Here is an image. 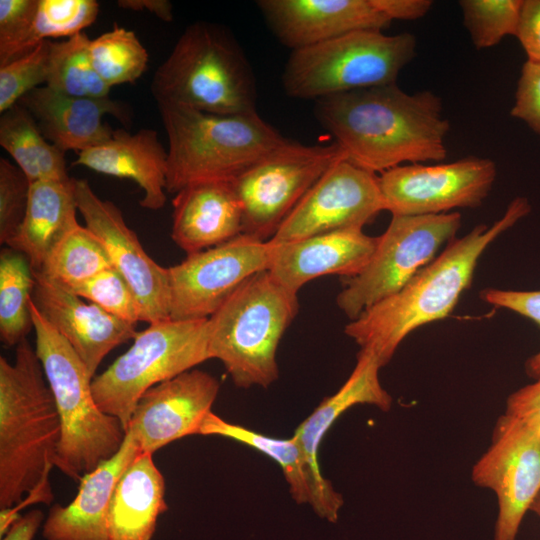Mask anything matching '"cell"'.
Here are the masks:
<instances>
[{
    "label": "cell",
    "instance_id": "cell-38",
    "mask_svg": "<svg viewBox=\"0 0 540 540\" xmlns=\"http://www.w3.org/2000/svg\"><path fill=\"white\" fill-rule=\"evenodd\" d=\"M30 181L21 169L6 158H0V243L7 245L24 219Z\"/></svg>",
    "mask_w": 540,
    "mask_h": 540
},
{
    "label": "cell",
    "instance_id": "cell-42",
    "mask_svg": "<svg viewBox=\"0 0 540 540\" xmlns=\"http://www.w3.org/2000/svg\"><path fill=\"white\" fill-rule=\"evenodd\" d=\"M504 414L540 431V379L511 393Z\"/></svg>",
    "mask_w": 540,
    "mask_h": 540
},
{
    "label": "cell",
    "instance_id": "cell-25",
    "mask_svg": "<svg viewBox=\"0 0 540 540\" xmlns=\"http://www.w3.org/2000/svg\"><path fill=\"white\" fill-rule=\"evenodd\" d=\"M167 158L157 131L141 129L131 134L116 129L108 141L79 152L74 164L135 181L144 191L140 205L158 210L166 203Z\"/></svg>",
    "mask_w": 540,
    "mask_h": 540
},
{
    "label": "cell",
    "instance_id": "cell-24",
    "mask_svg": "<svg viewBox=\"0 0 540 540\" xmlns=\"http://www.w3.org/2000/svg\"><path fill=\"white\" fill-rule=\"evenodd\" d=\"M171 238L187 253L225 243L242 234V209L231 182L188 185L173 199Z\"/></svg>",
    "mask_w": 540,
    "mask_h": 540
},
{
    "label": "cell",
    "instance_id": "cell-10",
    "mask_svg": "<svg viewBox=\"0 0 540 540\" xmlns=\"http://www.w3.org/2000/svg\"><path fill=\"white\" fill-rule=\"evenodd\" d=\"M461 226L457 212L430 215H392L364 269L344 278L336 303L350 319L401 290L437 257L442 245L455 238Z\"/></svg>",
    "mask_w": 540,
    "mask_h": 540
},
{
    "label": "cell",
    "instance_id": "cell-4",
    "mask_svg": "<svg viewBox=\"0 0 540 540\" xmlns=\"http://www.w3.org/2000/svg\"><path fill=\"white\" fill-rule=\"evenodd\" d=\"M168 136L166 191L201 182H231L285 144L257 112L218 115L187 106L157 104Z\"/></svg>",
    "mask_w": 540,
    "mask_h": 540
},
{
    "label": "cell",
    "instance_id": "cell-7",
    "mask_svg": "<svg viewBox=\"0 0 540 540\" xmlns=\"http://www.w3.org/2000/svg\"><path fill=\"white\" fill-rule=\"evenodd\" d=\"M298 310L296 293L268 270L256 273L208 318L211 359L240 388L268 387L278 379L277 349Z\"/></svg>",
    "mask_w": 540,
    "mask_h": 540
},
{
    "label": "cell",
    "instance_id": "cell-11",
    "mask_svg": "<svg viewBox=\"0 0 540 540\" xmlns=\"http://www.w3.org/2000/svg\"><path fill=\"white\" fill-rule=\"evenodd\" d=\"M343 158L335 142L304 145L289 139L242 172L231 181L242 209V234L272 239L315 182Z\"/></svg>",
    "mask_w": 540,
    "mask_h": 540
},
{
    "label": "cell",
    "instance_id": "cell-21",
    "mask_svg": "<svg viewBox=\"0 0 540 540\" xmlns=\"http://www.w3.org/2000/svg\"><path fill=\"white\" fill-rule=\"evenodd\" d=\"M270 243L267 270L283 287L298 294L307 282L325 275L350 278L359 274L371 259L378 236L351 228Z\"/></svg>",
    "mask_w": 540,
    "mask_h": 540
},
{
    "label": "cell",
    "instance_id": "cell-43",
    "mask_svg": "<svg viewBox=\"0 0 540 540\" xmlns=\"http://www.w3.org/2000/svg\"><path fill=\"white\" fill-rule=\"evenodd\" d=\"M516 37L527 60L540 64V0H523Z\"/></svg>",
    "mask_w": 540,
    "mask_h": 540
},
{
    "label": "cell",
    "instance_id": "cell-39",
    "mask_svg": "<svg viewBox=\"0 0 540 540\" xmlns=\"http://www.w3.org/2000/svg\"><path fill=\"white\" fill-rule=\"evenodd\" d=\"M37 5L38 0H0V66L17 57Z\"/></svg>",
    "mask_w": 540,
    "mask_h": 540
},
{
    "label": "cell",
    "instance_id": "cell-37",
    "mask_svg": "<svg viewBox=\"0 0 540 540\" xmlns=\"http://www.w3.org/2000/svg\"><path fill=\"white\" fill-rule=\"evenodd\" d=\"M69 290L121 320L132 324L141 321L136 296L128 282L114 267L101 271Z\"/></svg>",
    "mask_w": 540,
    "mask_h": 540
},
{
    "label": "cell",
    "instance_id": "cell-18",
    "mask_svg": "<svg viewBox=\"0 0 540 540\" xmlns=\"http://www.w3.org/2000/svg\"><path fill=\"white\" fill-rule=\"evenodd\" d=\"M32 299L43 317L80 357L89 376L105 356L137 334L135 324L121 320L86 302L41 272L33 271Z\"/></svg>",
    "mask_w": 540,
    "mask_h": 540
},
{
    "label": "cell",
    "instance_id": "cell-26",
    "mask_svg": "<svg viewBox=\"0 0 540 540\" xmlns=\"http://www.w3.org/2000/svg\"><path fill=\"white\" fill-rule=\"evenodd\" d=\"M152 455L139 453L119 478L108 510L109 540H152L167 511L165 480Z\"/></svg>",
    "mask_w": 540,
    "mask_h": 540
},
{
    "label": "cell",
    "instance_id": "cell-27",
    "mask_svg": "<svg viewBox=\"0 0 540 540\" xmlns=\"http://www.w3.org/2000/svg\"><path fill=\"white\" fill-rule=\"evenodd\" d=\"M73 178L30 183L24 219L6 245L26 256L33 271H40L55 245L79 225Z\"/></svg>",
    "mask_w": 540,
    "mask_h": 540
},
{
    "label": "cell",
    "instance_id": "cell-1",
    "mask_svg": "<svg viewBox=\"0 0 540 540\" xmlns=\"http://www.w3.org/2000/svg\"><path fill=\"white\" fill-rule=\"evenodd\" d=\"M315 117L347 160L372 173L445 159L450 124L431 91L407 93L396 83L315 100Z\"/></svg>",
    "mask_w": 540,
    "mask_h": 540
},
{
    "label": "cell",
    "instance_id": "cell-15",
    "mask_svg": "<svg viewBox=\"0 0 540 540\" xmlns=\"http://www.w3.org/2000/svg\"><path fill=\"white\" fill-rule=\"evenodd\" d=\"M381 211L385 208L379 176L343 158L315 182L269 241L290 242L330 231L362 229Z\"/></svg>",
    "mask_w": 540,
    "mask_h": 540
},
{
    "label": "cell",
    "instance_id": "cell-30",
    "mask_svg": "<svg viewBox=\"0 0 540 540\" xmlns=\"http://www.w3.org/2000/svg\"><path fill=\"white\" fill-rule=\"evenodd\" d=\"M34 274L25 255L10 247L0 253V338L18 345L33 328L30 310Z\"/></svg>",
    "mask_w": 540,
    "mask_h": 540
},
{
    "label": "cell",
    "instance_id": "cell-35",
    "mask_svg": "<svg viewBox=\"0 0 540 540\" xmlns=\"http://www.w3.org/2000/svg\"><path fill=\"white\" fill-rule=\"evenodd\" d=\"M523 0H461L459 6L477 49L493 47L509 35L516 36Z\"/></svg>",
    "mask_w": 540,
    "mask_h": 540
},
{
    "label": "cell",
    "instance_id": "cell-47",
    "mask_svg": "<svg viewBox=\"0 0 540 540\" xmlns=\"http://www.w3.org/2000/svg\"><path fill=\"white\" fill-rule=\"evenodd\" d=\"M530 511H532L534 514H536L538 516V518L540 519V494L534 500Z\"/></svg>",
    "mask_w": 540,
    "mask_h": 540
},
{
    "label": "cell",
    "instance_id": "cell-20",
    "mask_svg": "<svg viewBox=\"0 0 540 540\" xmlns=\"http://www.w3.org/2000/svg\"><path fill=\"white\" fill-rule=\"evenodd\" d=\"M381 365L369 350L360 349L356 365L348 379L333 395L325 398L297 427L294 437L299 443L320 492V517L335 523L343 505V498L325 479L319 465V448L334 422L348 409L359 404L373 405L382 411L392 406L391 395L379 379Z\"/></svg>",
    "mask_w": 540,
    "mask_h": 540
},
{
    "label": "cell",
    "instance_id": "cell-33",
    "mask_svg": "<svg viewBox=\"0 0 540 540\" xmlns=\"http://www.w3.org/2000/svg\"><path fill=\"white\" fill-rule=\"evenodd\" d=\"M89 53L97 74L110 88L135 82L146 70L149 59L136 34L117 24L91 39Z\"/></svg>",
    "mask_w": 540,
    "mask_h": 540
},
{
    "label": "cell",
    "instance_id": "cell-31",
    "mask_svg": "<svg viewBox=\"0 0 540 540\" xmlns=\"http://www.w3.org/2000/svg\"><path fill=\"white\" fill-rule=\"evenodd\" d=\"M109 267L113 266L102 242L79 224L55 245L37 272L72 289Z\"/></svg>",
    "mask_w": 540,
    "mask_h": 540
},
{
    "label": "cell",
    "instance_id": "cell-32",
    "mask_svg": "<svg viewBox=\"0 0 540 540\" xmlns=\"http://www.w3.org/2000/svg\"><path fill=\"white\" fill-rule=\"evenodd\" d=\"M90 41L81 32L65 41L50 42L48 87L75 97H108L110 87L99 77L90 58Z\"/></svg>",
    "mask_w": 540,
    "mask_h": 540
},
{
    "label": "cell",
    "instance_id": "cell-13",
    "mask_svg": "<svg viewBox=\"0 0 540 540\" xmlns=\"http://www.w3.org/2000/svg\"><path fill=\"white\" fill-rule=\"evenodd\" d=\"M270 241L241 234L168 267L170 319H208L251 276L267 270Z\"/></svg>",
    "mask_w": 540,
    "mask_h": 540
},
{
    "label": "cell",
    "instance_id": "cell-45",
    "mask_svg": "<svg viewBox=\"0 0 540 540\" xmlns=\"http://www.w3.org/2000/svg\"><path fill=\"white\" fill-rule=\"evenodd\" d=\"M41 510H31L20 515L1 536V540H33L44 522Z\"/></svg>",
    "mask_w": 540,
    "mask_h": 540
},
{
    "label": "cell",
    "instance_id": "cell-16",
    "mask_svg": "<svg viewBox=\"0 0 540 540\" xmlns=\"http://www.w3.org/2000/svg\"><path fill=\"white\" fill-rule=\"evenodd\" d=\"M73 186L85 226L102 242L112 266L130 285L141 321L149 324L170 319L168 268L148 255L114 203L101 199L86 179L73 178Z\"/></svg>",
    "mask_w": 540,
    "mask_h": 540
},
{
    "label": "cell",
    "instance_id": "cell-34",
    "mask_svg": "<svg viewBox=\"0 0 540 540\" xmlns=\"http://www.w3.org/2000/svg\"><path fill=\"white\" fill-rule=\"evenodd\" d=\"M99 13L95 0H38L31 26L19 45L17 58L48 38L72 37L93 24Z\"/></svg>",
    "mask_w": 540,
    "mask_h": 540
},
{
    "label": "cell",
    "instance_id": "cell-17",
    "mask_svg": "<svg viewBox=\"0 0 540 540\" xmlns=\"http://www.w3.org/2000/svg\"><path fill=\"white\" fill-rule=\"evenodd\" d=\"M219 381L191 369L148 389L138 400L126 432L141 453L153 454L165 445L200 433L216 400Z\"/></svg>",
    "mask_w": 540,
    "mask_h": 540
},
{
    "label": "cell",
    "instance_id": "cell-5",
    "mask_svg": "<svg viewBox=\"0 0 540 540\" xmlns=\"http://www.w3.org/2000/svg\"><path fill=\"white\" fill-rule=\"evenodd\" d=\"M151 91L159 103L218 115L256 111L252 69L228 31L199 21L188 26L155 71Z\"/></svg>",
    "mask_w": 540,
    "mask_h": 540
},
{
    "label": "cell",
    "instance_id": "cell-44",
    "mask_svg": "<svg viewBox=\"0 0 540 540\" xmlns=\"http://www.w3.org/2000/svg\"><path fill=\"white\" fill-rule=\"evenodd\" d=\"M374 5L391 21L417 20L425 16L432 6L430 0H372Z\"/></svg>",
    "mask_w": 540,
    "mask_h": 540
},
{
    "label": "cell",
    "instance_id": "cell-40",
    "mask_svg": "<svg viewBox=\"0 0 540 540\" xmlns=\"http://www.w3.org/2000/svg\"><path fill=\"white\" fill-rule=\"evenodd\" d=\"M482 301L497 308L513 311L530 319L540 327V290L517 291L485 288L479 293ZM525 373L533 379H540V350L525 362Z\"/></svg>",
    "mask_w": 540,
    "mask_h": 540
},
{
    "label": "cell",
    "instance_id": "cell-46",
    "mask_svg": "<svg viewBox=\"0 0 540 540\" xmlns=\"http://www.w3.org/2000/svg\"><path fill=\"white\" fill-rule=\"evenodd\" d=\"M117 5L127 10H145L165 22L173 20L172 4L167 0H119Z\"/></svg>",
    "mask_w": 540,
    "mask_h": 540
},
{
    "label": "cell",
    "instance_id": "cell-19",
    "mask_svg": "<svg viewBox=\"0 0 540 540\" xmlns=\"http://www.w3.org/2000/svg\"><path fill=\"white\" fill-rule=\"evenodd\" d=\"M256 5L292 51L355 31H382L392 22L372 0H259Z\"/></svg>",
    "mask_w": 540,
    "mask_h": 540
},
{
    "label": "cell",
    "instance_id": "cell-6",
    "mask_svg": "<svg viewBox=\"0 0 540 540\" xmlns=\"http://www.w3.org/2000/svg\"><path fill=\"white\" fill-rule=\"evenodd\" d=\"M35 351L53 394L61 423L56 467L80 482L121 448L125 430L104 413L92 394L86 366L31 299Z\"/></svg>",
    "mask_w": 540,
    "mask_h": 540
},
{
    "label": "cell",
    "instance_id": "cell-14",
    "mask_svg": "<svg viewBox=\"0 0 540 540\" xmlns=\"http://www.w3.org/2000/svg\"><path fill=\"white\" fill-rule=\"evenodd\" d=\"M489 158L466 157L451 163L405 164L379 176L385 211L392 215L442 214L480 206L496 179Z\"/></svg>",
    "mask_w": 540,
    "mask_h": 540
},
{
    "label": "cell",
    "instance_id": "cell-28",
    "mask_svg": "<svg viewBox=\"0 0 540 540\" xmlns=\"http://www.w3.org/2000/svg\"><path fill=\"white\" fill-rule=\"evenodd\" d=\"M200 435H218L247 445L274 460L282 469L292 498L298 504H309L318 516L322 503L316 480L296 438H274L241 425L232 424L210 412Z\"/></svg>",
    "mask_w": 540,
    "mask_h": 540
},
{
    "label": "cell",
    "instance_id": "cell-22",
    "mask_svg": "<svg viewBox=\"0 0 540 540\" xmlns=\"http://www.w3.org/2000/svg\"><path fill=\"white\" fill-rule=\"evenodd\" d=\"M32 116L43 136L57 148L78 153L108 141L113 129L103 121L111 114L127 119L123 106L106 98L75 97L47 85L35 88L18 102Z\"/></svg>",
    "mask_w": 540,
    "mask_h": 540
},
{
    "label": "cell",
    "instance_id": "cell-23",
    "mask_svg": "<svg viewBox=\"0 0 540 540\" xmlns=\"http://www.w3.org/2000/svg\"><path fill=\"white\" fill-rule=\"evenodd\" d=\"M141 453L126 432L119 451L80 481L78 493L66 506L55 504L42 525L45 540H109L107 517L116 484Z\"/></svg>",
    "mask_w": 540,
    "mask_h": 540
},
{
    "label": "cell",
    "instance_id": "cell-36",
    "mask_svg": "<svg viewBox=\"0 0 540 540\" xmlns=\"http://www.w3.org/2000/svg\"><path fill=\"white\" fill-rule=\"evenodd\" d=\"M50 42L43 41L28 53L0 66V113L41 84L46 85Z\"/></svg>",
    "mask_w": 540,
    "mask_h": 540
},
{
    "label": "cell",
    "instance_id": "cell-8",
    "mask_svg": "<svg viewBox=\"0 0 540 540\" xmlns=\"http://www.w3.org/2000/svg\"><path fill=\"white\" fill-rule=\"evenodd\" d=\"M416 54L411 33L361 30L291 52L282 75L285 93L317 100L396 83Z\"/></svg>",
    "mask_w": 540,
    "mask_h": 540
},
{
    "label": "cell",
    "instance_id": "cell-2",
    "mask_svg": "<svg viewBox=\"0 0 540 540\" xmlns=\"http://www.w3.org/2000/svg\"><path fill=\"white\" fill-rule=\"evenodd\" d=\"M530 210L527 198L516 197L491 226L479 224L465 236L454 238L401 290L351 320L345 334L360 349L374 353L384 367L412 331L450 315L471 285L483 252Z\"/></svg>",
    "mask_w": 540,
    "mask_h": 540
},
{
    "label": "cell",
    "instance_id": "cell-9",
    "mask_svg": "<svg viewBox=\"0 0 540 540\" xmlns=\"http://www.w3.org/2000/svg\"><path fill=\"white\" fill-rule=\"evenodd\" d=\"M208 359V319L149 323L126 352L93 378L92 394L98 407L117 418L126 433L136 404L148 389Z\"/></svg>",
    "mask_w": 540,
    "mask_h": 540
},
{
    "label": "cell",
    "instance_id": "cell-29",
    "mask_svg": "<svg viewBox=\"0 0 540 540\" xmlns=\"http://www.w3.org/2000/svg\"><path fill=\"white\" fill-rule=\"evenodd\" d=\"M0 145L30 182L70 179L65 152L43 136L30 113L19 103L1 113Z\"/></svg>",
    "mask_w": 540,
    "mask_h": 540
},
{
    "label": "cell",
    "instance_id": "cell-3",
    "mask_svg": "<svg viewBox=\"0 0 540 540\" xmlns=\"http://www.w3.org/2000/svg\"><path fill=\"white\" fill-rule=\"evenodd\" d=\"M56 403L35 349L22 340L15 361L0 357V509L50 504L49 472L61 439Z\"/></svg>",
    "mask_w": 540,
    "mask_h": 540
},
{
    "label": "cell",
    "instance_id": "cell-12",
    "mask_svg": "<svg viewBox=\"0 0 540 540\" xmlns=\"http://www.w3.org/2000/svg\"><path fill=\"white\" fill-rule=\"evenodd\" d=\"M471 479L497 497L494 540H515L526 512L540 494V431L501 415L490 446L472 467Z\"/></svg>",
    "mask_w": 540,
    "mask_h": 540
},
{
    "label": "cell",
    "instance_id": "cell-41",
    "mask_svg": "<svg viewBox=\"0 0 540 540\" xmlns=\"http://www.w3.org/2000/svg\"><path fill=\"white\" fill-rule=\"evenodd\" d=\"M511 116L525 122L540 135V64L526 61L517 84Z\"/></svg>",
    "mask_w": 540,
    "mask_h": 540
}]
</instances>
